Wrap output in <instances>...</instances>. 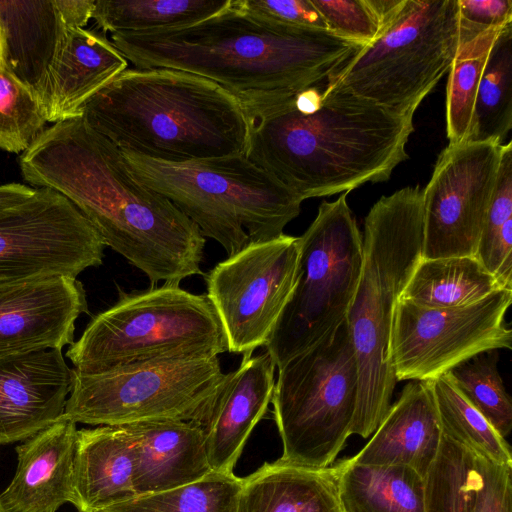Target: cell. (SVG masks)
I'll use <instances>...</instances> for the list:
<instances>
[{
    "label": "cell",
    "mask_w": 512,
    "mask_h": 512,
    "mask_svg": "<svg viewBox=\"0 0 512 512\" xmlns=\"http://www.w3.org/2000/svg\"><path fill=\"white\" fill-rule=\"evenodd\" d=\"M131 439L123 425L77 431L73 505L78 512H98L136 497Z\"/></svg>",
    "instance_id": "cell-24"
},
{
    "label": "cell",
    "mask_w": 512,
    "mask_h": 512,
    "mask_svg": "<svg viewBox=\"0 0 512 512\" xmlns=\"http://www.w3.org/2000/svg\"><path fill=\"white\" fill-rule=\"evenodd\" d=\"M127 67L128 60L99 27H66L38 96L46 121L81 117L87 101Z\"/></svg>",
    "instance_id": "cell-19"
},
{
    "label": "cell",
    "mask_w": 512,
    "mask_h": 512,
    "mask_svg": "<svg viewBox=\"0 0 512 512\" xmlns=\"http://www.w3.org/2000/svg\"><path fill=\"white\" fill-rule=\"evenodd\" d=\"M46 122L36 94L0 68V149L23 153Z\"/></svg>",
    "instance_id": "cell-36"
},
{
    "label": "cell",
    "mask_w": 512,
    "mask_h": 512,
    "mask_svg": "<svg viewBox=\"0 0 512 512\" xmlns=\"http://www.w3.org/2000/svg\"><path fill=\"white\" fill-rule=\"evenodd\" d=\"M347 193L323 201L300 236L298 276L266 351L277 368L313 347L346 318L362 268V234Z\"/></svg>",
    "instance_id": "cell-10"
},
{
    "label": "cell",
    "mask_w": 512,
    "mask_h": 512,
    "mask_svg": "<svg viewBox=\"0 0 512 512\" xmlns=\"http://www.w3.org/2000/svg\"><path fill=\"white\" fill-rule=\"evenodd\" d=\"M242 478L211 472L174 489L136 496L98 512H237Z\"/></svg>",
    "instance_id": "cell-32"
},
{
    "label": "cell",
    "mask_w": 512,
    "mask_h": 512,
    "mask_svg": "<svg viewBox=\"0 0 512 512\" xmlns=\"http://www.w3.org/2000/svg\"><path fill=\"white\" fill-rule=\"evenodd\" d=\"M35 190L34 187L20 183L0 185V213L22 203L31 197Z\"/></svg>",
    "instance_id": "cell-43"
},
{
    "label": "cell",
    "mask_w": 512,
    "mask_h": 512,
    "mask_svg": "<svg viewBox=\"0 0 512 512\" xmlns=\"http://www.w3.org/2000/svg\"><path fill=\"white\" fill-rule=\"evenodd\" d=\"M428 384L443 435L489 461L512 465L505 438L461 394L448 373L428 380Z\"/></svg>",
    "instance_id": "cell-30"
},
{
    "label": "cell",
    "mask_w": 512,
    "mask_h": 512,
    "mask_svg": "<svg viewBox=\"0 0 512 512\" xmlns=\"http://www.w3.org/2000/svg\"><path fill=\"white\" fill-rule=\"evenodd\" d=\"M34 188L66 197L106 246L141 270L151 286L203 275L206 239L169 199L136 180L121 150L82 117L54 123L19 160Z\"/></svg>",
    "instance_id": "cell-1"
},
{
    "label": "cell",
    "mask_w": 512,
    "mask_h": 512,
    "mask_svg": "<svg viewBox=\"0 0 512 512\" xmlns=\"http://www.w3.org/2000/svg\"><path fill=\"white\" fill-rule=\"evenodd\" d=\"M114 46L135 68H170L219 84L249 123L323 86L363 46L329 31L290 27L228 5L207 19L170 29L114 33Z\"/></svg>",
    "instance_id": "cell-2"
},
{
    "label": "cell",
    "mask_w": 512,
    "mask_h": 512,
    "mask_svg": "<svg viewBox=\"0 0 512 512\" xmlns=\"http://www.w3.org/2000/svg\"><path fill=\"white\" fill-rule=\"evenodd\" d=\"M475 257L505 289L512 290V143L502 145L495 188Z\"/></svg>",
    "instance_id": "cell-33"
},
{
    "label": "cell",
    "mask_w": 512,
    "mask_h": 512,
    "mask_svg": "<svg viewBox=\"0 0 512 512\" xmlns=\"http://www.w3.org/2000/svg\"><path fill=\"white\" fill-rule=\"evenodd\" d=\"M241 10L270 22L312 30H327L311 0H232Z\"/></svg>",
    "instance_id": "cell-38"
},
{
    "label": "cell",
    "mask_w": 512,
    "mask_h": 512,
    "mask_svg": "<svg viewBox=\"0 0 512 512\" xmlns=\"http://www.w3.org/2000/svg\"><path fill=\"white\" fill-rule=\"evenodd\" d=\"M229 0H95L92 18L102 31L140 33L188 26L223 10Z\"/></svg>",
    "instance_id": "cell-28"
},
{
    "label": "cell",
    "mask_w": 512,
    "mask_h": 512,
    "mask_svg": "<svg viewBox=\"0 0 512 512\" xmlns=\"http://www.w3.org/2000/svg\"><path fill=\"white\" fill-rule=\"evenodd\" d=\"M406 0H366L374 13L380 27L384 31L402 10Z\"/></svg>",
    "instance_id": "cell-42"
},
{
    "label": "cell",
    "mask_w": 512,
    "mask_h": 512,
    "mask_svg": "<svg viewBox=\"0 0 512 512\" xmlns=\"http://www.w3.org/2000/svg\"><path fill=\"white\" fill-rule=\"evenodd\" d=\"M503 28L489 29L459 46L446 89L449 144L465 142L469 136L480 78L493 42Z\"/></svg>",
    "instance_id": "cell-34"
},
{
    "label": "cell",
    "mask_w": 512,
    "mask_h": 512,
    "mask_svg": "<svg viewBox=\"0 0 512 512\" xmlns=\"http://www.w3.org/2000/svg\"><path fill=\"white\" fill-rule=\"evenodd\" d=\"M345 512H425L423 477L400 465H370L348 459L337 465Z\"/></svg>",
    "instance_id": "cell-26"
},
{
    "label": "cell",
    "mask_w": 512,
    "mask_h": 512,
    "mask_svg": "<svg viewBox=\"0 0 512 512\" xmlns=\"http://www.w3.org/2000/svg\"><path fill=\"white\" fill-rule=\"evenodd\" d=\"M362 241L360 278L345 320L358 369L352 434L367 438L392 405L397 382L390 338L395 305L422 259L420 187L381 197L365 217Z\"/></svg>",
    "instance_id": "cell-5"
},
{
    "label": "cell",
    "mask_w": 512,
    "mask_h": 512,
    "mask_svg": "<svg viewBox=\"0 0 512 512\" xmlns=\"http://www.w3.org/2000/svg\"><path fill=\"white\" fill-rule=\"evenodd\" d=\"M299 257L300 238L283 234L249 242L204 275L228 352L265 346L295 287Z\"/></svg>",
    "instance_id": "cell-13"
},
{
    "label": "cell",
    "mask_w": 512,
    "mask_h": 512,
    "mask_svg": "<svg viewBox=\"0 0 512 512\" xmlns=\"http://www.w3.org/2000/svg\"><path fill=\"white\" fill-rule=\"evenodd\" d=\"M512 128V24L490 49L477 88L470 133L465 142L503 144Z\"/></svg>",
    "instance_id": "cell-29"
},
{
    "label": "cell",
    "mask_w": 512,
    "mask_h": 512,
    "mask_svg": "<svg viewBox=\"0 0 512 512\" xmlns=\"http://www.w3.org/2000/svg\"><path fill=\"white\" fill-rule=\"evenodd\" d=\"M460 45L492 28L512 24L511 0H458Z\"/></svg>",
    "instance_id": "cell-40"
},
{
    "label": "cell",
    "mask_w": 512,
    "mask_h": 512,
    "mask_svg": "<svg viewBox=\"0 0 512 512\" xmlns=\"http://www.w3.org/2000/svg\"><path fill=\"white\" fill-rule=\"evenodd\" d=\"M132 176L169 199L231 256L284 234L302 200L245 154L169 163L122 151Z\"/></svg>",
    "instance_id": "cell-6"
},
{
    "label": "cell",
    "mask_w": 512,
    "mask_h": 512,
    "mask_svg": "<svg viewBox=\"0 0 512 512\" xmlns=\"http://www.w3.org/2000/svg\"><path fill=\"white\" fill-rule=\"evenodd\" d=\"M76 423L62 416L16 447L17 468L0 493L4 512H56L73 503Z\"/></svg>",
    "instance_id": "cell-20"
},
{
    "label": "cell",
    "mask_w": 512,
    "mask_h": 512,
    "mask_svg": "<svg viewBox=\"0 0 512 512\" xmlns=\"http://www.w3.org/2000/svg\"><path fill=\"white\" fill-rule=\"evenodd\" d=\"M497 363V350H491L471 357L447 373L461 394L505 438L512 429V401Z\"/></svg>",
    "instance_id": "cell-35"
},
{
    "label": "cell",
    "mask_w": 512,
    "mask_h": 512,
    "mask_svg": "<svg viewBox=\"0 0 512 512\" xmlns=\"http://www.w3.org/2000/svg\"><path fill=\"white\" fill-rule=\"evenodd\" d=\"M225 334L206 295L176 283L123 292L94 316L66 352L79 374L161 359L218 356Z\"/></svg>",
    "instance_id": "cell-7"
},
{
    "label": "cell",
    "mask_w": 512,
    "mask_h": 512,
    "mask_svg": "<svg viewBox=\"0 0 512 512\" xmlns=\"http://www.w3.org/2000/svg\"><path fill=\"white\" fill-rule=\"evenodd\" d=\"M459 46L458 0H406L394 21L335 71L321 93L414 115L450 70Z\"/></svg>",
    "instance_id": "cell-8"
},
{
    "label": "cell",
    "mask_w": 512,
    "mask_h": 512,
    "mask_svg": "<svg viewBox=\"0 0 512 512\" xmlns=\"http://www.w3.org/2000/svg\"><path fill=\"white\" fill-rule=\"evenodd\" d=\"M327 30L344 40L366 46L380 33L379 23L366 0H311Z\"/></svg>",
    "instance_id": "cell-37"
},
{
    "label": "cell",
    "mask_w": 512,
    "mask_h": 512,
    "mask_svg": "<svg viewBox=\"0 0 512 512\" xmlns=\"http://www.w3.org/2000/svg\"><path fill=\"white\" fill-rule=\"evenodd\" d=\"M0 213V281L45 275L76 278L102 264L103 239L66 197L50 188Z\"/></svg>",
    "instance_id": "cell-14"
},
{
    "label": "cell",
    "mask_w": 512,
    "mask_h": 512,
    "mask_svg": "<svg viewBox=\"0 0 512 512\" xmlns=\"http://www.w3.org/2000/svg\"><path fill=\"white\" fill-rule=\"evenodd\" d=\"M87 312L86 293L76 278L0 281V357L71 345L75 322Z\"/></svg>",
    "instance_id": "cell-16"
},
{
    "label": "cell",
    "mask_w": 512,
    "mask_h": 512,
    "mask_svg": "<svg viewBox=\"0 0 512 512\" xmlns=\"http://www.w3.org/2000/svg\"><path fill=\"white\" fill-rule=\"evenodd\" d=\"M237 512H345L337 466L312 468L266 462L242 478Z\"/></svg>",
    "instance_id": "cell-25"
},
{
    "label": "cell",
    "mask_w": 512,
    "mask_h": 512,
    "mask_svg": "<svg viewBox=\"0 0 512 512\" xmlns=\"http://www.w3.org/2000/svg\"><path fill=\"white\" fill-rule=\"evenodd\" d=\"M0 512H4V511L2 510V508H1V506H0Z\"/></svg>",
    "instance_id": "cell-45"
},
{
    "label": "cell",
    "mask_w": 512,
    "mask_h": 512,
    "mask_svg": "<svg viewBox=\"0 0 512 512\" xmlns=\"http://www.w3.org/2000/svg\"><path fill=\"white\" fill-rule=\"evenodd\" d=\"M65 30L55 0H0L1 68L38 97Z\"/></svg>",
    "instance_id": "cell-23"
},
{
    "label": "cell",
    "mask_w": 512,
    "mask_h": 512,
    "mask_svg": "<svg viewBox=\"0 0 512 512\" xmlns=\"http://www.w3.org/2000/svg\"><path fill=\"white\" fill-rule=\"evenodd\" d=\"M512 290L500 289L458 308L432 309L398 299L389 359L396 381H428L486 351L511 349L505 315Z\"/></svg>",
    "instance_id": "cell-12"
},
{
    "label": "cell",
    "mask_w": 512,
    "mask_h": 512,
    "mask_svg": "<svg viewBox=\"0 0 512 512\" xmlns=\"http://www.w3.org/2000/svg\"><path fill=\"white\" fill-rule=\"evenodd\" d=\"M442 435L428 381H411L390 406L372 438L349 460L407 466L424 477L436 457Z\"/></svg>",
    "instance_id": "cell-22"
},
{
    "label": "cell",
    "mask_w": 512,
    "mask_h": 512,
    "mask_svg": "<svg viewBox=\"0 0 512 512\" xmlns=\"http://www.w3.org/2000/svg\"><path fill=\"white\" fill-rule=\"evenodd\" d=\"M503 144H448L422 191V259L475 256Z\"/></svg>",
    "instance_id": "cell-15"
},
{
    "label": "cell",
    "mask_w": 512,
    "mask_h": 512,
    "mask_svg": "<svg viewBox=\"0 0 512 512\" xmlns=\"http://www.w3.org/2000/svg\"><path fill=\"white\" fill-rule=\"evenodd\" d=\"M481 477L470 512H512V465L480 456Z\"/></svg>",
    "instance_id": "cell-39"
},
{
    "label": "cell",
    "mask_w": 512,
    "mask_h": 512,
    "mask_svg": "<svg viewBox=\"0 0 512 512\" xmlns=\"http://www.w3.org/2000/svg\"><path fill=\"white\" fill-rule=\"evenodd\" d=\"M276 365L269 353L245 354L224 380L202 424L212 472L234 474L253 429L267 412L275 386Z\"/></svg>",
    "instance_id": "cell-18"
},
{
    "label": "cell",
    "mask_w": 512,
    "mask_h": 512,
    "mask_svg": "<svg viewBox=\"0 0 512 512\" xmlns=\"http://www.w3.org/2000/svg\"><path fill=\"white\" fill-rule=\"evenodd\" d=\"M413 130L412 114L313 87L249 123L245 156L303 201L386 181Z\"/></svg>",
    "instance_id": "cell-3"
},
{
    "label": "cell",
    "mask_w": 512,
    "mask_h": 512,
    "mask_svg": "<svg viewBox=\"0 0 512 512\" xmlns=\"http://www.w3.org/2000/svg\"><path fill=\"white\" fill-rule=\"evenodd\" d=\"M500 289L475 256L421 259L399 298L424 308L450 309L476 303Z\"/></svg>",
    "instance_id": "cell-27"
},
{
    "label": "cell",
    "mask_w": 512,
    "mask_h": 512,
    "mask_svg": "<svg viewBox=\"0 0 512 512\" xmlns=\"http://www.w3.org/2000/svg\"><path fill=\"white\" fill-rule=\"evenodd\" d=\"M0 68H1V35H0Z\"/></svg>",
    "instance_id": "cell-44"
},
{
    "label": "cell",
    "mask_w": 512,
    "mask_h": 512,
    "mask_svg": "<svg viewBox=\"0 0 512 512\" xmlns=\"http://www.w3.org/2000/svg\"><path fill=\"white\" fill-rule=\"evenodd\" d=\"M81 117L120 150L169 163L245 154L249 137L232 94L170 68L124 70L87 101Z\"/></svg>",
    "instance_id": "cell-4"
},
{
    "label": "cell",
    "mask_w": 512,
    "mask_h": 512,
    "mask_svg": "<svg viewBox=\"0 0 512 512\" xmlns=\"http://www.w3.org/2000/svg\"><path fill=\"white\" fill-rule=\"evenodd\" d=\"M480 477V456L442 435L423 477L425 512H470Z\"/></svg>",
    "instance_id": "cell-31"
},
{
    "label": "cell",
    "mask_w": 512,
    "mask_h": 512,
    "mask_svg": "<svg viewBox=\"0 0 512 512\" xmlns=\"http://www.w3.org/2000/svg\"><path fill=\"white\" fill-rule=\"evenodd\" d=\"M358 369L346 320L278 368L271 403L280 460L325 468L352 435Z\"/></svg>",
    "instance_id": "cell-9"
},
{
    "label": "cell",
    "mask_w": 512,
    "mask_h": 512,
    "mask_svg": "<svg viewBox=\"0 0 512 512\" xmlns=\"http://www.w3.org/2000/svg\"><path fill=\"white\" fill-rule=\"evenodd\" d=\"M73 380L62 349L0 357V445L27 440L59 420Z\"/></svg>",
    "instance_id": "cell-17"
},
{
    "label": "cell",
    "mask_w": 512,
    "mask_h": 512,
    "mask_svg": "<svg viewBox=\"0 0 512 512\" xmlns=\"http://www.w3.org/2000/svg\"><path fill=\"white\" fill-rule=\"evenodd\" d=\"M121 425L134 449L133 488L136 496L190 484L212 472L199 423L150 420Z\"/></svg>",
    "instance_id": "cell-21"
},
{
    "label": "cell",
    "mask_w": 512,
    "mask_h": 512,
    "mask_svg": "<svg viewBox=\"0 0 512 512\" xmlns=\"http://www.w3.org/2000/svg\"><path fill=\"white\" fill-rule=\"evenodd\" d=\"M62 19L69 28H84L92 18L95 0H55Z\"/></svg>",
    "instance_id": "cell-41"
},
{
    "label": "cell",
    "mask_w": 512,
    "mask_h": 512,
    "mask_svg": "<svg viewBox=\"0 0 512 512\" xmlns=\"http://www.w3.org/2000/svg\"><path fill=\"white\" fill-rule=\"evenodd\" d=\"M224 377L218 356L148 360L94 374L74 371L64 416L97 426L150 420L202 426Z\"/></svg>",
    "instance_id": "cell-11"
}]
</instances>
